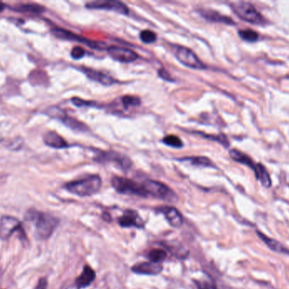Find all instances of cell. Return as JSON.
Here are the masks:
<instances>
[{"label":"cell","mask_w":289,"mask_h":289,"mask_svg":"<svg viewBox=\"0 0 289 289\" xmlns=\"http://www.w3.org/2000/svg\"><path fill=\"white\" fill-rule=\"evenodd\" d=\"M159 212L163 214L169 224L175 228H178L183 225V216L178 209L170 206H162L158 209Z\"/></svg>","instance_id":"15"},{"label":"cell","mask_w":289,"mask_h":289,"mask_svg":"<svg viewBox=\"0 0 289 289\" xmlns=\"http://www.w3.org/2000/svg\"><path fill=\"white\" fill-rule=\"evenodd\" d=\"M194 283L197 285L198 289H217L216 284L212 280H199L198 282H194Z\"/></svg>","instance_id":"30"},{"label":"cell","mask_w":289,"mask_h":289,"mask_svg":"<svg viewBox=\"0 0 289 289\" xmlns=\"http://www.w3.org/2000/svg\"><path fill=\"white\" fill-rule=\"evenodd\" d=\"M21 231L23 232L22 223L18 219L10 215H5L0 219V238L7 240L14 232Z\"/></svg>","instance_id":"9"},{"label":"cell","mask_w":289,"mask_h":289,"mask_svg":"<svg viewBox=\"0 0 289 289\" xmlns=\"http://www.w3.org/2000/svg\"><path fill=\"white\" fill-rule=\"evenodd\" d=\"M140 39L145 43H153L156 42V35L155 32L150 30H144L140 32Z\"/></svg>","instance_id":"29"},{"label":"cell","mask_w":289,"mask_h":289,"mask_svg":"<svg viewBox=\"0 0 289 289\" xmlns=\"http://www.w3.org/2000/svg\"><path fill=\"white\" fill-rule=\"evenodd\" d=\"M238 35L242 39L248 42H255L259 39V33L251 29L240 30Z\"/></svg>","instance_id":"26"},{"label":"cell","mask_w":289,"mask_h":289,"mask_svg":"<svg viewBox=\"0 0 289 289\" xmlns=\"http://www.w3.org/2000/svg\"><path fill=\"white\" fill-rule=\"evenodd\" d=\"M197 134L201 135V137H204V138H207V139L218 142L221 144H223L224 147H229V140H228L227 137L223 135V134H221V135H207V134H204L202 132H197Z\"/></svg>","instance_id":"28"},{"label":"cell","mask_w":289,"mask_h":289,"mask_svg":"<svg viewBox=\"0 0 289 289\" xmlns=\"http://www.w3.org/2000/svg\"><path fill=\"white\" fill-rule=\"evenodd\" d=\"M48 288V281L46 278H41L39 280L38 285L36 286L35 289H47Z\"/></svg>","instance_id":"34"},{"label":"cell","mask_w":289,"mask_h":289,"mask_svg":"<svg viewBox=\"0 0 289 289\" xmlns=\"http://www.w3.org/2000/svg\"><path fill=\"white\" fill-rule=\"evenodd\" d=\"M176 57L180 63L187 67L195 70L206 69V64L198 58L194 52L186 47H178L176 51Z\"/></svg>","instance_id":"8"},{"label":"cell","mask_w":289,"mask_h":289,"mask_svg":"<svg viewBox=\"0 0 289 289\" xmlns=\"http://www.w3.org/2000/svg\"><path fill=\"white\" fill-rule=\"evenodd\" d=\"M158 75L159 77L162 78L163 80L169 81V82H173V79L172 78L169 72L166 71V70H164V69H160L158 71Z\"/></svg>","instance_id":"33"},{"label":"cell","mask_w":289,"mask_h":289,"mask_svg":"<svg viewBox=\"0 0 289 289\" xmlns=\"http://www.w3.org/2000/svg\"><path fill=\"white\" fill-rule=\"evenodd\" d=\"M72 102L76 106L82 107V106H94L96 103L94 102H90V101H85V100H80L78 98H74L72 99Z\"/></svg>","instance_id":"32"},{"label":"cell","mask_w":289,"mask_h":289,"mask_svg":"<svg viewBox=\"0 0 289 289\" xmlns=\"http://www.w3.org/2000/svg\"><path fill=\"white\" fill-rule=\"evenodd\" d=\"M229 154L233 161L250 167L254 171L256 179L260 181L264 186L270 187L271 179H270V174L267 170V168L265 167V165L261 163H255L253 160H251L250 157H249L248 155H246L235 148L231 149L229 151Z\"/></svg>","instance_id":"3"},{"label":"cell","mask_w":289,"mask_h":289,"mask_svg":"<svg viewBox=\"0 0 289 289\" xmlns=\"http://www.w3.org/2000/svg\"><path fill=\"white\" fill-rule=\"evenodd\" d=\"M256 233H257L258 237L261 238V241L263 242L264 244H266L270 250L274 251L276 253H279V254H289V248H287L282 243H280L276 239L267 237V235L264 234L263 232H261V231H256Z\"/></svg>","instance_id":"18"},{"label":"cell","mask_w":289,"mask_h":289,"mask_svg":"<svg viewBox=\"0 0 289 289\" xmlns=\"http://www.w3.org/2000/svg\"><path fill=\"white\" fill-rule=\"evenodd\" d=\"M147 257L149 258L150 261L154 262V263L160 264L165 260L167 257V253L165 250L161 249V248H154V249L150 251Z\"/></svg>","instance_id":"24"},{"label":"cell","mask_w":289,"mask_h":289,"mask_svg":"<svg viewBox=\"0 0 289 289\" xmlns=\"http://www.w3.org/2000/svg\"><path fill=\"white\" fill-rule=\"evenodd\" d=\"M85 53H86L85 49L81 47H75L71 50V56L75 60H79L85 56Z\"/></svg>","instance_id":"31"},{"label":"cell","mask_w":289,"mask_h":289,"mask_svg":"<svg viewBox=\"0 0 289 289\" xmlns=\"http://www.w3.org/2000/svg\"><path fill=\"white\" fill-rule=\"evenodd\" d=\"M200 14L204 19L207 20L209 21L224 23V24H228V25H234L235 24L233 21V20L231 19L229 16H223L218 12L214 11V10H200Z\"/></svg>","instance_id":"19"},{"label":"cell","mask_w":289,"mask_h":289,"mask_svg":"<svg viewBox=\"0 0 289 289\" xmlns=\"http://www.w3.org/2000/svg\"><path fill=\"white\" fill-rule=\"evenodd\" d=\"M162 270L163 268L161 264L154 263L152 261L136 264L135 266L132 267V271L135 273L149 275V276H156L161 273Z\"/></svg>","instance_id":"14"},{"label":"cell","mask_w":289,"mask_h":289,"mask_svg":"<svg viewBox=\"0 0 289 289\" xmlns=\"http://www.w3.org/2000/svg\"><path fill=\"white\" fill-rule=\"evenodd\" d=\"M180 161H190L191 164L194 165L195 166H204V167H212L213 166L212 161L210 159L204 156L199 157H189L179 159Z\"/></svg>","instance_id":"22"},{"label":"cell","mask_w":289,"mask_h":289,"mask_svg":"<svg viewBox=\"0 0 289 289\" xmlns=\"http://www.w3.org/2000/svg\"><path fill=\"white\" fill-rule=\"evenodd\" d=\"M111 58L121 63H131L138 59V55L130 48L112 46L108 48Z\"/></svg>","instance_id":"11"},{"label":"cell","mask_w":289,"mask_h":289,"mask_svg":"<svg viewBox=\"0 0 289 289\" xmlns=\"http://www.w3.org/2000/svg\"><path fill=\"white\" fill-rule=\"evenodd\" d=\"M112 186L118 193L130 194L136 196L147 197L142 184H138L135 181L125 177H115L111 181Z\"/></svg>","instance_id":"6"},{"label":"cell","mask_w":289,"mask_h":289,"mask_svg":"<svg viewBox=\"0 0 289 289\" xmlns=\"http://www.w3.org/2000/svg\"><path fill=\"white\" fill-rule=\"evenodd\" d=\"M26 221L32 222L35 227V234L39 239H48L54 233L59 221L54 215L30 209L25 216Z\"/></svg>","instance_id":"1"},{"label":"cell","mask_w":289,"mask_h":289,"mask_svg":"<svg viewBox=\"0 0 289 289\" xmlns=\"http://www.w3.org/2000/svg\"><path fill=\"white\" fill-rule=\"evenodd\" d=\"M16 10L26 12V13H41L44 11V8L35 3H23L16 8Z\"/></svg>","instance_id":"23"},{"label":"cell","mask_w":289,"mask_h":289,"mask_svg":"<svg viewBox=\"0 0 289 289\" xmlns=\"http://www.w3.org/2000/svg\"><path fill=\"white\" fill-rule=\"evenodd\" d=\"M162 142H163V144H165L169 147H173V148H180L184 146L181 139L175 135L166 136L165 138L162 139Z\"/></svg>","instance_id":"25"},{"label":"cell","mask_w":289,"mask_h":289,"mask_svg":"<svg viewBox=\"0 0 289 289\" xmlns=\"http://www.w3.org/2000/svg\"><path fill=\"white\" fill-rule=\"evenodd\" d=\"M79 289L78 287L76 285V284H74V285H71V286L67 287L66 289Z\"/></svg>","instance_id":"35"},{"label":"cell","mask_w":289,"mask_h":289,"mask_svg":"<svg viewBox=\"0 0 289 289\" xmlns=\"http://www.w3.org/2000/svg\"><path fill=\"white\" fill-rule=\"evenodd\" d=\"M231 6L233 11L237 14V16L245 21L256 25H263L267 22L262 15L251 3L235 2L231 3Z\"/></svg>","instance_id":"4"},{"label":"cell","mask_w":289,"mask_h":289,"mask_svg":"<svg viewBox=\"0 0 289 289\" xmlns=\"http://www.w3.org/2000/svg\"><path fill=\"white\" fill-rule=\"evenodd\" d=\"M46 144L54 148H64L68 147V144L64 138H62L57 132H48L44 136Z\"/></svg>","instance_id":"21"},{"label":"cell","mask_w":289,"mask_h":289,"mask_svg":"<svg viewBox=\"0 0 289 289\" xmlns=\"http://www.w3.org/2000/svg\"><path fill=\"white\" fill-rule=\"evenodd\" d=\"M4 4H3V3H0V12H1V11H3V9H4Z\"/></svg>","instance_id":"36"},{"label":"cell","mask_w":289,"mask_h":289,"mask_svg":"<svg viewBox=\"0 0 289 289\" xmlns=\"http://www.w3.org/2000/svg\"><path fill=\"white\" fill-rule=\"evenodd\" d=\"M122 103L124 108H130V107L139 106L140 104V99L136 96H132V95H125L122 97Z\"/></svg>","instance_id":"27"},{"label":"cell","mask_w":289,"mask_h":289,"mask_svg":"<svg viewBox=\"0 0 289 289\" xmlns=\"http://www.w3.org/2000/svg\"><path fill=\"white\" fill-rule=\"evenodd\" d=\"M118 224L123 227L143 228L145 222L136 211L132 209H127L118 218Z\"/></svg>","instance_id":"13"},{"label":"cell","mask_w":289,"mask_h":289,"mask_svg":"<svg viewBox=\"0 0 289 289\" xmlns=\"http://www.w3.org/2000/svg\"><path fill=\"white\" fill-rule=\"evenodd\" d=\"M102 186V179L97 175H92L88 177L73 181L67 183L64 186L65 189L71 193L80 197L92 196L97 193Z\"/></svg>","instance_id":"2"},{"label":"cell","mask_w":289,"mask_h":289,"mask_svg":"<svg viewBox=\"0 0 289 289\" xmlns=\"http://www.w3.org/2000/svg\"><path fill=\"white\" fill-rule=\"evenodd\" d=\"M52 32L58 39L80 42V43H83L85 45L88 46L90 48H95V49H102L106 46L105 43H103V42L92 41V40L86 39V38L81 37V36L77 35L76 33L70 32L68 30L56 27V28L52 30Z\"/></svg>","instance_id":"7"},{"label":"cell","mask_w":289,"mask_h":289,"mask_svg":"<svg viewBox=\"0 0 289 289\" xmlns=\"http://www.w3.org/2000/svg\"><path fill=\"white\" fill-rule=\"evenodd\" d=\"M95 271L92 270L91 267L86 266L83 268L82 272L80 274V276L76 281V285L79 289L86 288V287L91 285V283L95 280Z\"/></svg>","instance_id":"20"},{"label":"cell","mask_w":289,"mask_h":289,"mask_svg":"<svg viewBox=\"0 0 289 289\" xmlns=\"http://www.w3.org/2000/svg\"><path fill=\"white\" fill-rule=\"evenodd\" d=\"M81 71L91 80L95 81L96 83H99L102 84V85H105V86H111L113 84L118 83L114 77H110V76H108L105 73H102L101 71L92 69V68L83 67Z\"/></svg>","instance_id":"16"},{"label":"cell","mask_w":289,"mask_h":289,"mask_svg":"<svg viewBox=\"0 0 289 289\" xmlns=\"http://www.w3.org/2000/svg\"><path fill=\"white\" fill-rule=\"evenodd\" d=\"M96 161L101 163H104V162L115 163L123 170H128L131 166V160L127 156L118 153H114V152L102 153V154L96 157Z\"/></svg>","instance_id":"12"},{"label":"cell","mask_w":289,"mask_h":289,"mask_svg":"<svg viewBox=\"0 0 289 289\" xmlns=\"http://www.w3.org/2000/svg\"><path fill=\"white\" fill-rule=\"evenodd\" d=\"M86 7L87 9H91V10H111L123 15H127L130 12L129 8L125 3L119 1H115V0L89 2L86 3Z\"/></svg>","instance_id":"10"},{"label":"cell","mask_w":289,"mask_h":289,"mask_svg":"<svg viewBox=\"0 0 289 289\" xmlns=\"http://www.w3.org/2000/svg\"><path fill=\"white\" fill-rule=\"evenodd\" d=\"M142 186L147 196L169 201H174L175 199H177L174 192L164 183L157 181L146 180L142 183Z\"/></svg>","instance_id":"5"},{"label":"cell","mask_w":289,"mask_h":289,"mask_svg":"<svg viewBox=\"0 0 289 289\" xmlns=\"http://www.w3.org/2000/svg\"><path fill=\"white\" fill-rule=\"evenodd\" d=\"M56 113H53V116L56 117L58 120H60L61 122L64 123V125H66L68 127L73 129V130H78V131H81L84 132L87 130V126L85 124H83L82 122L77 121L75 118L70 117V116L66 115L65 113L61 111L59 109H55Z\"/></svg>","instance_id":"17"}]
</instances>
